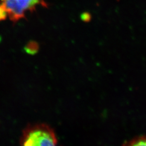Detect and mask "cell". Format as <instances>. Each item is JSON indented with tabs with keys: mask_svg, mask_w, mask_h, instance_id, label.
I'll use <instances>...</instances> for the list:
<instances>
[{
	"mask_svg": "<svg viewBox=\"0 0 146 146\" xmlns=\"http://www.w3.org/2000/svg\"><path fill=\"white\" fill-rule=\"evenodd\" d=\"M20 142L22 146H55L58 140L49 125L36 124L29 125L23 131Z\"/></svg>",
	"mask_w": 146,
	"mask_h": 146,
	"instance_id": "obj_1",
	"label": "cell"
},
{
	"mask_svg": "<svg viewBox=\"0 0 146 146\" xmlns=\"http://www.w3.org/2000/svg\"><path fill=\"white\" fill-rule=\"evenodd\" d=\"M40 5L46 6L45 0H1L0 21L7 17L13 22L19 21L25 17L27 12Z\"/></svg>",
	"mask_w": 146,
	"mask_h": 146,
	"instance_id": "obj_2",
	"label": "cell"
},
{
	"mask_svg": "<svg viewBox=\"0 0 146 146\" xmlns=\"http://www.w3.org/2000/svg\"><path fill=\"white\" fill-rule=\"evenodd\" d=\"M128 146H146V136H141L133 139L125 144Z\"/></svg>",
	"mask_w": 146,
	"mask_h": 146,
	"instance_id": "obj_3",
	"label": "cell"
}]
</instances>
